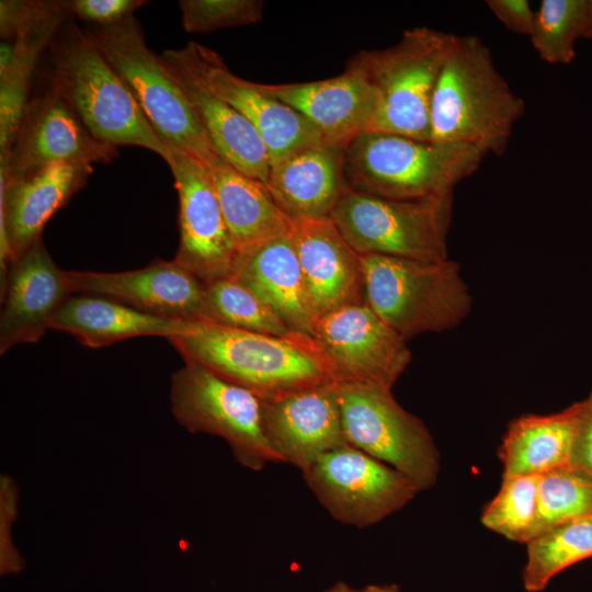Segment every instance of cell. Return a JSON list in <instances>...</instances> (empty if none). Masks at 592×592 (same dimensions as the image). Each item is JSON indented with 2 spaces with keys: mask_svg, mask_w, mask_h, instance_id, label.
I'll return each mask as SVG.
<instances>
[{
  "mask_svg": "<svg viewBox=\"0 0 592 592\" xmlns=\"http://www.w3.org/2000/svg\"><path fill=\"white\" fill-rule=\"evenodd\" d=\"M258 87L300 113L326 143L344 148L358 135L372 132L379 113L375 89L350 68L325 80Z\"/></svg>",
  "mask_w": 592,
  "mask_h": 592,
  "instance_id": "cell-21",
  "label": "cell"
},
{
  "mask_svg": "<svg viewBox=\"0 0 592 592\" xmlns=\"http://www.w3.org/2000/svg\"><path fill=\"white\" fill-rule=\"evenodd\" d=\"M182 26L187 33L258 23L263 18L261 0H181Z\"/></svg>",
  "mask_w": 592,
  "mask_h": 592,
  "instance_id": "cell-34",
  "label": "cell"
},
{
  "mask_svg": "<svg viewBox=\"0 0 592 592\" xmlns=\"http://www.w3.org/2000/svg\"><path fill=\"white\" fill-rule=\"evenodd\" d=\"M19 487L14 479L0 476V574L14 576L25 568V560L13 540V527L18 517Z\"/></svg>",
  "mask_w": 592,
  "mask_h": 592,
  "instance_id": "cell-35",
  "label": "cell"
},
{
  "mask_svg": "<svg viewBox=\"0 0 592 592\" xmlns=\"http://www.w3.org/2000/svg\"><path fill=\"white\" fill-rule=\"evenodd\" d=\"M266 186L291 219L330 217L349 191L345 148L322 141L271 164Z\"/></svg>",
  "mask_w": 592,
  "mask_h": 592,
  "instance_id": "cell-23",
  "label": "cell"
},
{
  "mask_svg": "<svg viewBox=\"0 0 592 592\" xmlns=\"http://www.w3.org/2000/svg\"><path fill=\"white\" fill-rule=\"evenodd\" d=\"M180 49L205 84L254 127L266 147L271 164L325 141L300 113L264 93L257 82L234 75L213 49L194 42Z\"/></svg>",
  "mask_w": 592,
  "mask_h": 592,
  "instance_id": "cell-16",
  "label": "cell"
},
{
  "mask_svg": "<svg viewBox=\"0 0 592 592\" xmlns=\"http://www.w3.org/2000/svg\"><path fill=\"white\" fill-rule=\"evenodd\" d=\"M581 401L550 414H526L510 422L499 448L503 477L542 476L568 466Z\"/></svg>",
  "mask_w": 592,
  "mask_h": 592,
  "instance_id": "cell-26",
  "label": "cell"
},
{
  "mask_svg": "<svg viewBox=\"0 0 592 592\" xmlns=\"http://www.w3.org/2000/svg\"><path fill=\"white\" fill-rule=\"evenodd\" d=\"M400 590L397 584H367L355 588L345 581H337L323 592H399Z\"/></svg>",
  "mask_w": 592,
  "mask_h": 592,
  "instance_id": "cell-40",
  "label": "cell"
},
{
  "mask_svg": "<svg viewBox=\"0 0 592 592\" xmlns=\"http://www.w3.org/2000/svg\"><path fill=\"white\" fill-rule=\"evenodd\" d=\"M262 405L264 434L281 464L303 471L328 452L348 445L337 385L300 389Z\"/></svg>",
  "mask_w": 592,
  "mask_h": 592,
  "instance_id": "cell-18",
  "label": "cell"
},
{
  "mask_svg": "<svg viewBox=\"0 0 592 592\" xmlns=\"http://www.w3.org/2000/svg\"><path fill=\"white\" fill-rule=\"evenodd\" d=\"M144 0H71L64 1L67 14L93 22L96 26L111 25L134 14L145 5Z\"/></svg>",
  "mask_w": 592,
  "mask_h": 592,
  "instance_id": "cell-36",
  "label": "cell"
},
{
  "mask_svg": "<svg viewBox=\"0 0 592 592\" xmlns=\"http://www.w3.org/2000/svg\"><path fill=\"white\" fill-rule=\"evenodd\" d=\"M486 3L506 30L530 37L536 11L528 0H488Z\"/></svg>",
  "mask_w": 592,
  "mask_h": 592,
  "instance_id": "cell-38",
  "label": "cell"
},
{
  "mask_svg": "<svg viewBox=\"0 0 592 592\" xmlns=\"http://www.w3.org/2000/svg\"><path fill=\"white\" fill-rule=\"evenodd\" d=\"M589 0H543L536 10L531 44L538 57L551 65L576 58V43L584 38Z\"/></svg>",
  "mask_w": 592,
  "mask_h": 592,
  "instance_id": "cell-31",
  "label": "cell"
},
{
  "mask_svg": "<svg viewBox=\"0 0 592 592\" xmlns=\"http://www.w3.org/2000/svg\"><path fill=\"white\" fill-rule=\"evenodd\" d=\"M453 202L454 194L395 200L349 190L330 218L360 254L443 261Z\"/></svg>",
  "mask_w": 592,
  "mask_h": 592,
  "instance_id": "cell-8",
  "label": "cell"
},
{
  "mask_svg": "<svg viewBox=\"0 0 592 592\" xmlns=\"http://www.w3.org/2000/svg\"><path fill=\"white\" fill-rule=\"evenodd\" d=\"M584 38L592 39V0H589V19Z\"/></svg>",
  "mask_w": 592,
  "mask_h": 592,
  "instance_id": "cell-41",
  "label": "cell"
},
{
  "mask_svg": "<svg viewBox=\"0 0 592 592\" xmlns=\"http://www.w3.org/2000/svg\"><path fill=\"white\" fill-rule=\"evenodd\" d=\"M56 4V1H0V34L2 41L12 39L29 29Z\"/></svg>",
  "mask_w": 592,
  "mask_h": 592,
  "instance_id": "cell-37",
  "label": "cell"
},
{
  "mask_svg": "<svg viewBox=\"0 0 592 592\" xmlns=\"http://www.w3.org/2000/svg\"><path fill=\"white\" fill-rule=\"evenodd\" d=\"M67 277L73 294L104 296L161 318L209 319L207 285L174 259L125 272L67 271Z\"/></svg>",
  "mask_w": 592,
  "mask_h": 592,
  "instance_id": "cell-15",
  "label": "cell"
},
{
  "mask_svg": "<svg viewBox=\"0 0 592 592\" xmlns=\"http://www.w3.org/2000/svg\"><path fill=\"white\" fill-rule=\"evenodd\" d=\"M592 557V515L554 526L526 543L523 587L540 592L568 567Z\"/></svg>",
  "mask_w": 592,
  "mask_h": 592,
  "instance_id": "cell-29",
  "label": "cell"
},
{
  "mask_svg": "<svg viewBox=\"0 0 592 592\" xmlns=\"http://www.w3.org/2000/svg\"><path fill=\"white\" fill-rule=\"evenodd\" d=\"M301 474L334 520L357 528L376 525L420 492L408 477L349 444L322 455Z\"/></svg>",
  "mask_w": 592,
  "mask_h": 592,
  "instance_id": "cell-12",
  "label": "cell"
},
{
  "mask_svg": "<svg viewBox=\"0 0 592 592\" xmlns=\"http://www.w3.org/2000/svg\"><path fill=\"white\" fill-rule=\"evenodd\" d=\"M569 465L592 475V392L581 400V414Z\"/></svg>",
  "mask_w": 592,
  "mask_h": 592,
  "instance_id": "cell-39",
  "label": "cell"
},
{
  "mask_svg": "<svg viewBox=\"0 0 592 592\" xmlns=\"http://www.w3.org/2000/svg\"><path fill=\"white\" fill-rule=\"evenodd\" d=\"M232 276L272 307L292 331L311 337L317 318L291 231L237 251Z\"/></svg>",
  "mask_w": 592,
  "mask_h": 592,
  "instance_id": "cell-24",
  "label": "cell"
},
{
  "mask_svg": "<svg viewBox=\"0 0 592 592\" xmlns=\"http://www.w3.org/2000/svg\"><path fill=\"white\" fill-rule=\"evenodd\" d=\"M167 163L179 197L180 241L174 260L206 285L232 276L237 249L206 166L178 148Z\"/></svg>",
  "mask_w": 592,
  "mask_h": 592,
  "instance_id": "cell-13",
  "label": "cell"
},
{
  "mask_svg": "<svg viewBox=\"0 0 592 592\" xmlns=\"http://www.w3.org/2000/svg\"><path fill=\"white\" fill-rule=\"evenodd\" d=\"M1 294L2 355L18 344L37 343L73 293L67 271L55 263L41 237L9 263Z\"/></svg>",
  "mask_w": 592,
  "mask_h": 592,
  "instance_id": "cell-19",
  "label": "cell"
},
{
  "mask_svg": "<svg viewBox=\"0 0 592 592\" xmlns=\"http://www.w3.org/2000/svg\"><path fill=\"white\" fill-rule=\"evenodd\" d=\"M197 321L152 316L104 296L76 293L61 306L49 330L67 332L90 349L137 337L166 339L190 332Z\"/></svg>",
  "mask_w": 592,
  "mask_h": 592,
  "instance_id": "cell-25",
  "label": "cell"
},
{
  "mask_svg": "<svg viewBox=\"0 0 592 592\" xmlns=\"http://www.w3.org/2000/svg\"><path fill=\"white\" fill-rule=\"evenodd\" d=\"M87 31L157 134L171 148L212 164L218 153L163 58L147 45L137 18Z\"/></svg>",
  "mask_w": 592,
  "mask_h": 592,
  "instance_id": "cell-5",
  "label": "cell"
},
{
  "mask_svg": "<svg viewBox=\"0 0 592 592\" xmlns=\"http://www.w3.org/2000/svg\"><path fill=\"white\" fill-rule=\"evenodd\" d=\"M339 402L346 443L429 490L439 479L440 452L423 421L401 407L392 389L340 386Z\"/></svg>",
  "mask_w": 592,
  "mask_h": 592,
  "instance_id": "cell-10",
  "label": "cell"
},
{
  "mask_svg": "<svg viewBox=\"0 0 592 592\" xmlns=\"http://www.w3.org/2000/svg\"><path fill=\"white\" fill-rule=\"evenodd\" d=\"M161 57L193 106L218 156L243 174L266 184L270 157L254 127L205 84L180 48L168 49Z\"/></svg>",
  "mask_w": 592,
  "mask_h": 592,
  "instance_id": "cell-22",
  "label": "cell"
},
{
  "mask_svg": "<svg viewBox=\"0 0 592 592\" xmlns=\"http://www.w3.org/2000/svg\"><path fill=\"white\" fill-rule=\"evenodd\" d=\"M487 155L455 143L365 132L345 147L349 190L395 200L454 194Z\"/></svg>",
  "mask_w": 592,
  "mask_h": 592,
  "instance_id": "cell-4",
  "label": "cell"
},
{
  "mask_svg": "<svg viewBox=\"0 0 592 592\" xmlns=\"http://www.w3.org/2000/svg\"><path fill=\"white\" fill-rule=\"evenodd\" d=\"M291 237L317 319L339 308L366 303L362 255L330 217L294 219Z\"/></svg>",
  "mask_w": 592,
  "mask_h": 592,
  "instance_id": "cell-20",
  "label": "cell"
},
{
  "mask_svg": "<svg viewBox=\"0 0 592 592\" xmlns=\"http://www.w3.org/2000/svg\"><path fill=\"white\" fill-rule=\"evenodd\" d=\"M93 167L52 163L18 178L0 173V259L3 278L9 263L42 237L50 217L82 189Z\"/></svg>",
  "mask_w": 592,
  "mask_h": 592,
  "instance_id": "cell-17",
  "label": "cell"
},
{
  "mask_svg": "<svg viewBox=\"0 0 592 592\" xmlns=\"http://www.w3.org/2000/svg\"><path fill=\"white\" fill-rule=\"evenodd\" d=\"M206 169L237 251L291 231L292 220L265 183L243 174L221 157Z\"/></svg>",
  "mask_w": 592,
  "mask_h": 592,
  "instance_id": "cell-27",
  "label": "cell"
},
{
  "mask_svg": "<svg viewBox=\"0 0 592 592\" xmlns=\"http://www.w3.org/2000/svg\"><path fill=\"white\" fill-rule=\"evenodd\" d=\"M64 1L12 39L1 42L0 155L9 153L26 105L32 78L41 55L64 25Z\"/></svg>",
  "mask_w": 592,
  "mask_h": 592,
  "instance_id": "cell-28",
  "label": "cell"
},
{
  "mask_svg": "<svg viewBox=\"0 0 592 592\" xmlns=\"http://www.w3.org/2000/svg\"><path fill=\"white\" fill-rule=\"evenodd\" d=\"M539 476L502 477L498 493L481 514L488 530L526 544L536 535Z\"/></svg>",
  "mask_w": 592,
  "mask_h": 592,
  "instance_id": "cell-32",
  "label": "cell"
},
{
  "mask_svg": "<svg viewBox=\"0 0 592 592\" xmlns=\"http://www.w3.org/2000/svg\"><path fill=\"white\" fill-rule=\"evenodd\" d=\"M168 340L185 363L197 364L262 400L332 384L310 335L282 338L201 320L190 332Z\"/></svg>",
  "mask_w": 592,
  "mask_h": 592,
  "instance_id": "cell-3",
  "label": "cell"
},
{
  "mask_svg": "<svg viewBox=\"0 0 592 592\" xmlns=\"http://www.w3.org/2000/svg\"><path fill=\"white\" fill-rule=\"evenodd\" d=\"M524 112V100L498 70L485 42L455 35L432 96L430 140L501 156Z\"/></svg>",
  "mask_w": 592,
  "mask_h": 592,
  "instance_id": "cell-1",
  "label": "cell"
},
{
  "mask_svg": "<svg viewBox=\"0 0 592 592\" xmlns=\"http://www.w3.org/2000/svg\"><path fill=\"white\" fill-rule=\"evenodd\" d=\"M361 255L367 305L406 341L456 328L469 314L468 286L449 258L420 261Z\"/></svg>",
  "mask_w": 592,
  "mask_h": 592,
  "instance_id": "cell-6",
  "label": "cell"
},
{
  "mask_svg": "<svg viewBox=\"0 0 592 592\" xmlns=\"http://www.w3.org/2000/svg\"><path fill=\"white\" fill-rule=\"evenodd\" d=\"M311 338L330 382L338 387L392 389L411 362L407 341L367 303L319 317Z\"/></svg>",
  "mask_w": 592,
  "mask_h": 592,
  "instance_id": "cell-11",
  "label": "cell"
},
{
  "mask_svg": "<svg viewBox=\"0 0 592 592\" xmlns=\"http://www.w3.org/2000/svg\"><path fill=\"white\" fill-rule=\"evenodd\" d=\"M48 87L100 140L112 146H138L168 162L171 148L101 54L87 29L61 26L48 47Z\"/></svg>",
  "mask_w": 592,
  "mask_h": 592,
  "instance_id": "cell-2",
  "label": "cell"
},
{
  "mask_svg": "<svg viewBox=\"0 0 592 592\" xmlns=\"http://www.w3.org/2000/svg\"><path fill=\"white\" fill-rule=\"evenodd\" d=\"M118 148L98 139L57 94L30 99L9 153L0 155V173L12 179L57 162L110 163Z\"/></svg>",
  "mask_w": 592,
  "mask_h": 592,
  "instance_id": "cell-14",
  "label": "cell"
},
{
  "mask_svg": "<svg viewBox=\"0 0 592 592\" xmlns=\"http://www.w3.org/2000/svg\"><path fill=\"white\" fill-rule=\"evenodd\" d=\"M170 405L181 426L223 439L242 467L260 471L281 464L264 434L262 399L250 390L185 363L171 376Z\"/></svg>",
  "mask_w": 592,
  "mask_h": 592,
  "instance_id": "cell-9",
  "label": "cell"
},
{
  "mask_svg": "<svg viewBox=\"0 0 592 592\" xmlns=\"http://www.w3.org/2000/svg\"><path fill=\"white\" fill-rule=\"evenodd\" d=\"M454 38L452 33L415 26L392 46L361 50L349 59L346 68L361 73L378 95L374 132L430 139L432 96Z\"/></svg>",
  "mask_w": 592,
  "mask_h": 592,
  "instance_id": "cell-7",
  "label": "cell"
},
{
  "mask_svg": "<svg viewBox=\"0 0 592 592\" xmlns=\"http://www.w3.org/2000/svg\"><path fill=\"white\" fill-rule=\"evenodd\" d=\"M399 592H403L402 590H400Z\"/></svg>",
  "mask_w": 592,
  "mask_h": 592,
  "instance_id": "cell-42",
  "label": "cell"
},
{
  "mask_svg": "<svg viewBox=\"0 0 592 592\" xmlns=\"http://www.w3.org/2000/svg\"><path fill=\"white\" fill-rule=\"evenodd\" d=\"M206 294L208 321L282 338L297 333L272 307L234 276L207 284Z\"/></svg>",
  "mask_w": 592,
  "mask_h": 592,
  "instance_id": "cell-30",
  "label": "cell"
},
{
  "mask_svg": "<svg viewBox=\"0 0 592 592\" xmlns=\"http://www.w3.org/2000/svg\"><path fill=\"white\" fill-rule=\"evenodd\" d=\"M591 515V474L568 465L539 476L535 536L562 523Z\"/></svg>",
  "mask_w": 592,
  "mask_h": 592,
  "instance_id": "cell-33",
  "label": "cell"
}]
</instances>
